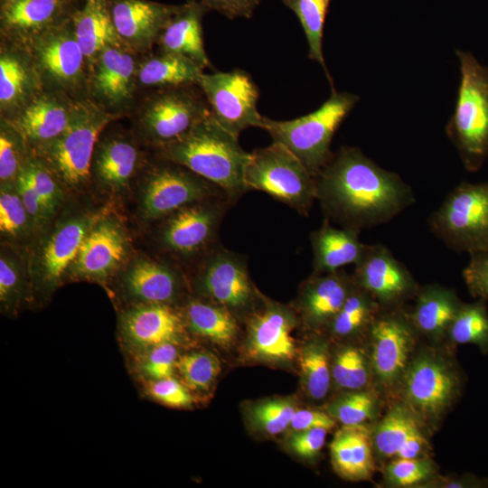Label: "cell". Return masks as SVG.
I'll use <instances>...</instances> for the list:
<instances>
[{
	"label": "cell",
	"instance_id": "4316f807",
	"mask_svg": "<svg viewBox=\"0 0 488 488\" xmlns=\"http://www.w3.org/2000/svg\"><path fill=\"white\" fill-rule=\"evenodd\" d=\"M143 164L144 155L132 139L111 135L99 139L90 172L103 190L117 193L129 185Z\"/></svg>",
	"mask_w": 488,
	"mask_h": 488
},
{
	"label": "cell",
	"instance_id": "ac0fdd59",
	"mask_svg": "<svg viewBox=\"0 0 488 488\" xmlns=\"http://www.w3.org/2000/svg\"><path fill=\"white\" fill-rule=\"evenodd\" d=\"M407 402L423 416L439 415L455 399L459 380L455 370L441 358L424 353L404 373Z\"/></svg>",
	"mask_w": 488,
	"mask_h": 488
},
{
	"label": "cell",
	"instance_id": "91938a15",
	"mask_svg": "<svg viewBox=\"0 0 488 488\" xmlns=\"http://www.w3.org/2000/svg\"><path fill=\"white\" fill-rule=\"evenodd\" d=\"M13 1H16V0H1V3H5V2H13Z\"/></svg>",
	"mask_w": 488,
	"mask_h": 488
},
{
	"label": "cell",
	"instance_id": "c3c4849f",
	"mask_svg": "<svg viewBox=\"0 0 488 488\" xmlns=\"http://www.w3.org/2000/svg\"><path fill=\"white\" fill-rule=\"evenodd\" d=\"M374 396L365 391L346 393L333 400L328 413L343 426L361 425L375 412Z\"/></svg>",
	"mask_w": 488,
	"mask_h": 488
},
{
	"label": "cell",
	"instance_id": "d590c367",
	"mask_svg": "<svg viewBox=\"0 0 488 488\" xmlns=\"http://www.w3.org/2000/svg\"><path fill=\"white\" fill-rule=\"evenodd\" d=\"M0 232L10 244H26L39 235L17 191L15 182L1 183Z\"/></svg>",
	"mask_w": 488,
	"mask_h": 488
},
{
	"label": "cell",
	"instance_id": "f5cc1de1",
	"mask_svg": "<svg viewBox=\"0 0 488 488\" xmlns=\"http://www.w3.org/2000/svg\"><path fill=\"white\" fill-rule=\"evenodd\" d=\"M147 392L153 399L169 407L185 408L192 402V397L186 385L173 376L152 380Z\"/></svg>",
	"mask_w": 488,
	"mask_h": 488
},
{
	"label": "cell",
	"instance_id": "ab89813d",
	"mask_svg": "<svg viewBox=\"0 0 488 488\" xmlns=\"http://www.w3.org/2000/svg\"><path fill=\"white\" fill-rule=\"evenodd\" d=\"M33 285L29 265L11 248L1 249L0 302L5 312H14L25 301Z\"/></svg>",
	"mask_w": 488,
	"mask_h": 488
},
{
	"label": "cell",
	"instance_id": "603a6c76",
	"mask_svg": "<svg viewBox=\"0 0 488 488\" xmlns=\"http://www.w3.org/2000/svg\"><path fill=\"white\" fill-rule=\"evenodd\" d=\"M44 89L28 48L2 39L0 48L1 118L12 119Z\"/></svg>",
	"mask_w": 488,
	"mask_h": 488
},
{
	"label": "cell",
	"instance_id": "f546056e",
	"mask_svg": "<svg viewBox=\"0 0 488 488\" xmlns=\"http://www.w3.org/2000/svg\"><path fill=\"white\" fill-rule=\"evenodd\" d=\"M359 233L348 228H335L324 220L310 234L314 273L333 272L349 264H357L367 248L359 239Z\"/></svg>",
	"mask_w": 488,
	"mask_h": 488
},
{
	"label": "cell",
	"instance_id": "2e32d148",
	"mask_svg": "<svg viewBox=\"0 0 488 488\" xmlns=\"http://www.w3.org/2000/svg\"><path fill=\"white\" fill-rule=\"evenodd\" d=\"M297 324L295 312L281 304L261 299L247 317V352L263 361H286L296 354L292 333Z\"/></svg>",
	"mask_w": 488,
	"mask_h": 488
},
{
	"label": "cell",
	"instance_id": "7c38bea8",
	"mask_svg": "<svg viewBox=\"0 0 488 488\" xmlns=\"http://www.w3.org/2000/svg\"><path fill=\"white\" fill-rule=\"evenodd\" d=\"M101 212H70L41 234L28 262L33 286L45 292L55 289Z\"/></svg>",
	"mask_w": 488,
	"mask_h": 488
},
{
	"label": "cell",
	"instance_id": "836d02e7",
	"mask_svg": "<svg viewBox=\"0 0 488 488\" xmlns=\"http://www.w3.org/2000/svg\"><path fill=\"white\" fill-rule=\"evenodd\" d=\"M461 302L450 289L431 285L418 293V298L409 319L421 333L436 338L448 331Z\"/></svg>",
	"mask_w": 488,
	"mask_h": 488
},
{
	"label": "cell",
	"instance_id": "3957f363",
	"mask_svg": "<svg viewBox=\"0 0 488 488\" xmlns=\"http://www.w3.org/2000/svg\"><path fill=\"white\" fill-rule=\"evenodd\" d=\"M112 113L93 99H75L70 121L65 131L36 153L65 189H82L91 177V162L99 136L113 120Z\"/></svg>",
	"mask_w": 488,
	"mask_h": 488
},
{
	"label": "cell",
	"instance_id": "7402d4cb",
	"mask_svg": "<svg viewBox=\"0 0 488 488\" xmlns=\"http://www.w3.org/2000/svg\"><path fill=\"white\" fill-rule=\"evenodd\" d=\"M75 99L65 92L43 89L12 119L31 153H36L67 128Z\"/></svg>",
	"mask_w": 488,
	"mask_h": 488
},
{
	"label": "cell",
	"instance_id": "9f6ffc18",
	"mask_svg": "<svg viewBox=\"0 0 488 488\" xmlns=\"http://www.w3.org/2000/svg\"><path fill=\"white\" fill-rule=\"evenodd\" d=\"M229 19L252 17L261 0H196Z\"/></svg>",
	"mask_w": 488,
	"mask_h": 488
},
{
	"label": "cell",
	"instance_id": "ba28073f",
	"mask_svg": "<svg viewBox=\"0 0 488 488\" xmlns=\"http://www.w3.org/2000/svg\"><path fill=\"white\" fill-rule=\"evenodd\" d=\"M429 225L455 251L488 250V182L457 185L431 215Z\"/></svg>",
	"mask_w": 488,
	"mask_h": 488
},
{
	"label": "cell",
	"instance_id": "277c9868",
	"mask_svg": "<svg viewBox=\"0 0 488 488\" xmlns=\"http://www.w3.org/2000/svg\"><path fill=\"white\" fill-rule=\"evenodd\" d=\"M455 53L460 84L446 131L466 170L476 172L488 158V67L470 52Z\"/></svg>",
	"mask_w": 488,
	"mask_h": 488
},
{
	"label": "cell",
	"instance_id": "6f0895ef",
	"mask_svg": "<svg viewBox=\"0 0 488 488\" xmlns=\"http://www.w3.org/2000/svg\"><path fill=\"white\" fill-rule=\"evenodd\" d=\"M335 425L334 418L329 414L316 409H297L289 425L294 432L325 427L330 429Z\"/></svg>",
	"mask_w": 488,
	"mask_h": 488
},
{
	"label": "cell",
	"instance_id": "bcb514c9",
	"mask_svg": "<svg viewBox=\"0 0 488 488\" xmlns=\"http://www.w3.org/2000/svg\"><path fill=\"white\" fill-rule=\"evenodd\" d=\"M23 136L5 118L0 127V183L15 182L20 170L30 155Z\"/></svg>",
	"mask_w": 488,
	"mask_h": 488
},
{
	"label": "cell",
	"instance_id": "1f68e13d",
	"mask_svg": "<svg viewBox=\"0 0 488 488\" xmlns=\"http://www.w3.org/2000/svg\"><path fill=\"white\" fill-rule=\"evenodd\" d=\"M74 33L86 57L89 73L102 49L120 42L112 24L108 0H84L71 15Z\"/></svg>",
	"mask_w": 488,
	"mask_h": 488
},
{
	"label": "cell",
	"instance_id": "4dcf8cb0",
	"mask_svg": "<svg viewBox=\"0 0 488 488\" xmlns=\"http://www.w3.org/2000/svg\"><path fill=\"white\" fill-rule=\"evenodd\" d=\"M371 434L362 424L343 426L330 445L334 470L344 479H369L374 471Z\"/></svg>",
	"mask_w": 488,
	"mask_h": 488
},
{
	"label": "cell",
	"instance_id": "60d3db41",
	"mask_svg": "<svg viewBox=\"0 0 488 488\" xmlns=\"http://www.w3.org/2000/svg\"><path fill=\"white\" fill-rule=\"evenodd\" d=\"M420 431L410 410L398 405L391 408L377 426L373 445L380 455L395 457L405 442Z\"/></svg>",
	"mask_w": 488,
	"mask_h": 488
},
{
	"label": "cell",
	"instance_id": "d6a6232c",
	"mask_svg": "<svg viewBox=\"0 0 488 488\" xmlns=\"http://www.w3.org/2000/svg\"><path fill=\"white\" fill-rule=\"evenodd\" d=\"M182 315L192 333L219 345H230L239 333L237 316L233 313L202 297L189 299Z\"/></svg>",
	"mask_w": 488,
	"mask_h": 488
},
{
	"label": "cell",
	"instance_id": "8992f818",
	"mask_svg": "<svg viewBox=\"0 0 488 488\" xmlns=\"http://www.w3.org/2000/svg\"><path fill=\"white\" fill-rule=\"evenodd\" d=\"M248 190L261 191L307 216L316 200L315 177L285 145L272 142L250 153L245 171Z\"/></svg>",
	"mask_w": 488,
	"mask_h": 488
},
{
	"label": "cell",
	"instance_id": "ee69618b",
	"mask_svg": "<svg viewBox=\"0 0 488 488\" xmlns=\"http://www.w3.org/2000/svg\"><path fill=\"white\" fill-rule=\"evenodd\" d=\"M21 170L35 189L41 199L55 216L65 201V187L38 155L30 153Z\"/></svg>",
	"mask_w": 488,
	"mask_h": 488
},
{
	"label": "cell",
	"instance_id": "d4e9b609",
	"mask_svg": "<svg viewBox=\"0 0 488 488\" xmlns=\"http://www.w3.org/2000/svg\"><path fill=\"white\" fill-rule=\"evenodd\" d=\"M353 286L352 276L343 269L313 273L304 282L296 302V310L304 324L311 329L327 327Z\"/></svg>",
	"mask_w": 488,
	"mask_h": 488
},
{
	"label": "cell",
	"instance_id": "5b68a950",
	"mask_svg": "<svg viewBox=\"0 0 488 488\" xmlns=\"http://www.w3.org/2000/svg\"><path fill=\"white\" fill-rule=\"evenodd\" d=\"M358 101L357 95L333 89L329 99L316 110L285 121L263 117L259 127L273 142L290 150L315 177L333 154L331 143L335 132Z\"/></svg>",
	"mask_w": 488,
	"mask_h": 488
},
{
	"label": "cell",
	"instance_id": "5bb4252c",
	"mask_svg": "<svg viewBox=\"0 0 488 488\" xmlns=\"http://www.w3.org/2000/svg\"><path fill=\"white\" fill-rule=\"evenodd\" d=\"M230 202L225 195L215 196L170 214L159 228L160 245L183 258L204 256L216 244L219 227Z\"/></svg>",
	"mask_w": 488,
	"mask_h": 488
},
{
	"label": "cell",
	"instance_id": "9a60e30c",
	"mask_svg": "<svg viewBox=\"0 0 488 488\" xmlns=\"http://www.w3.org/2000/svg\"><path fill=\"white\" fill-rule=\"evenodd\" d=\"M129 253L124 225L117 216L102 211L66 274L74 279L106 282L127 263Z\"/></svg>",
	"mask_w": 488,
	"mask_h": 488
},
{
	"label": "cell",
	"instance_id": "f6af8a7d",
	"mask_svg": "<svg viewBox=\"0 0 488 488\" xmlns=\"http://www.w3.org/2000/svg\"><path fill=\"white\" fill-rule=\"evenodd\" d=\"M175 370L188 389L206 391L215 382L221 367L219 359L211 352H192L178 357Z\"/></svg>",
	"mask_w": 488,
	"mask_h": 488
},
{
	"label": "cell",
	"instance_id": "b9f144b4",
	"mask_svg": "<svg viewBox=\"0 0 488 488\" xmlns=\"http://www.w3.org/2000/svg\"><path fill=\"white\" fill-rule=\"evenodd\" d=\"M297 409L293 399L275 398L250 403L246 408L245 415L251 429L276 436L289 427Z\"/></svg>",
	"mask_w": 488,
	"mask_h": 488
},
{
	"label": "cell",
	"instance_id": "8fae6325",
	"mask_svg": "<svg viewBox=\"0 0 488 488\" xmlns=\"http://www.w3.org/2000/svg\"><path fill=\"white\" fill-rule=\"evenodd\" d=\"M194 285L202 298L226 307L236 316L248 317L260 301L246 258L217 243L202 256Z\"/></svg>",
	"mask_w": 488,
	"mask_h": 488
},
{
	"label": "cell",
	"instance_id": "680465c9",
	"mask_svg": "<svg viewBox=\"0 0 488 488\" xmlns=\"http://www.w3.org/2000/svg\"><path fill=\"white\" fill-rule=\"evenodd\" d=\"M426 447V439L422 432L410 436L398 451L396 458H418Z\"/></svg>",
	"mask_w": 488,
	"mask_h": 488
},
{
	"label": "cell",
	"instance_id": "44dd1931",
	"mask_svg": "<svg viewBox=\"0 0 488 488\" xmlns=\"http://www.w3.org/2000/svg\"><path fill=\"white\" fill-rule=\"evenodd\" d=\"M108 5L119 41L136 53L147 52L156 43L180 7L150 0H108Z\"/></svg>",
	"mask_w": 488,
	"mask_h": 488
},
{
	"label": "cell",
	"instance_id": "4fadbf2b",
	"mask_svg": "<svg viewBox=\"0 0 488 488\" xmlns=\"http://www.w3.org/2000/svg\"><path fill=\"white\" fill-rule=\"evenodd\" d=\"M197 85L211 108L212 117L228 132L239 137L248 127H259V90L252 77L241 69L202 72Z\"/></svg>",
	"mask_w": 488,
	"mask_h": 488
},
{
	"label": "cell",
	"instance_id": "ffe728a7",
	"mask_svg": "<svg viewBox=\"0 0 488 488\" xmlns=\"http://www.w3.org/2000/svg\"><path fill=\"white\" fill-rule=\"evenodd\" d=\"M136 53L121 42L108 43L99 52L89 79L88 90L105 108H121L133 98L137 83Z\"/></svg>",
	"mask_w": 488,
	"mask_h": 488
},
{
	"label": "cell",
	"instance_id": "816d5d0a",
	"mask_svg": "<svg viewBox=\"0 0 488 488\" xmlns=\"http://www.w3.org/2000/svg\"><path fill=\"white\" fill-rule=\"evenodd\" d=\"M15 185L38 234H42L52 225L54 216L22 170L15 180Z\"/></svg>",
	"mask_w": 488,
	"mask_h": 488
},
{
	"label": "cell",
	"instance_id": "f1b7e54d",
	"mask_svg": "<svg viewBox=\"0 0 488 488\" xmlns=\"http://www.w3.org/2000/svg\"><path fill=\"white\" fill-rule=\"evenodd\" d=\"M208 11L196 0L180 5L158 37L156 43L160 52L187 57L203 70L211 68L204 49L202 32V18Z\"/></svg>",
	"mask_w": 488,
	"mask_h": 488
},
{
	"label": "cell",
	"instance_id": "d6986e66",
	"mask_svg": "<svg viewBox=\"0 0 488 488\" xmlns=\"http://www.w3.org/2000/svg\"><path fill=\"white\" fill-rule=\"evenodd\" d=\"M412 326L409 317L399 312L380 311L369 327L372 370L385 386L394 384L407 370Z\"/></svg>",
	"mask_w": 488,
	"mask_h": 488
},
{
	"label": "cell",
	"instance_id": "9c48e42d",
	"mask_svg": "<svg viewBox=\"0 0 488 488\" xmlns=\"http://www.w3.org/2000/svg\"><path fill=\"white\" fill-rule=\"evenodd\" d=\"M23 44L28 48L45 89L62 91L70 97L88 89L89 70L71 16Z\"/></svg>",
	"mask_w": 488,
	"mask_h": 488
},
{
	"label": "cell",
	"instance_id": "7dc6e473",
	"mask_svg": "<svg viewBox=\"0 0 488 488\" xmlns=\"http://www.w3.org/2000/svg\"><path fill=\"white\" fill-rule=\"evenodd\" d=\"M332 378L343 389L358 390L369 380V371L363 352L353 346L342 348L331 365Z\"/></svg>",
	"mask_w": 488,
	"mask_h": 488
},
{
	"label": "cell",
	"instance_id": "484cf974",
	"mask_svg": "<svg viewBox=\"0 0 488 488\" xmlns=\"http://www.w3.org/2000/svg\"><path fill=\"white\" fill-rule=\"evenodd\" d=\"M74 0H16L1 3L2 39L25 43L70 18Z\"/></svg>",
	"mask_w": 488,
	"mask_h": 488
},
{
	"label": "cell",
	"instance_id": "db71d44e",
	"mask_svg": "<svg viewBox=\"0 0 488 488\" xmlns=\"http://www.w3.org/2000/svg\"><path fill=\"white\" fill-rule=\"evenodd\" d=\"M463 277L474 297L488 300V250L470 254Z\"/></svg>",
	"mask_w": 488,
	"mask_h": 488
},
{
	"label": "cell",
	"instance_id": "52a82bcc",
	"mask_svg": "<svg viewBox=\"0 0 488 488\" xmlns=\"http://www.w3.org/2000/svg\"><path fill=\"white\" fill-rule=\"evenodd\" d=\"M211 115L198 85L157 89L142 102L136 126L156 149L181 138Z\"/></svg>",
	"mask_w": 488,
	"mask_h": 488
},
{
	"label": "cell",
	"instance_id": "8d00e7d4",
	"mask_svg": "<svg viewBox=\"0 0 488 488\" xmlns=\"http://www.w3.org/2000/svg\"><path fill=\"white\" fill-rule=\"evenodd\" d=\"M301 380L305 393L313 399H324L330 388L332 370L325 339L308 340L300 353Z\"/></svg>",
	"mask_w": 488,
	"mask_h": 488
},
{
	"label": "cell",
	"instance_id": "681fc988",
	"mask_svg": "<svg viewBox=\"0 0 488 488\" xmlns=\"http://www.w3.org/2000/svg\"><path fill=\"white\" fill-rule=\"evenodd\" d=\"M175 343H164L146 351L139 361L142 375L157 380L172 377L179 354Z\"/></svg>",
	"mask_w": 488,
	"mask_h": 488
},
{
	"label": "cell",
	"instance_id": "e575fe53",
	"mask_svg": "<svg viewBox=\"0 0 488 488\" xmlns=\"http://www.w3.org/2000/svg\"><path fill=\"white\" fill-rule=\"evenodd\" d=\"M202 72L203 69L187 57L160 52L139 62L137 83L155 89L197 85Z\"/></svg>",
	"mask_w": 488,
	"mask_h": 488
},
{
	"label": "cell",
	"instance_id": "11a10c76",
	"mask_svg": "<svg viewBox=\"0 0 488 488\" xmlns=\"http://www.w3.org/2000/svg\"><path fill=\"white\" fill-rule=\"evenodd\" d=\"M328 429L314 427L296 431L290 436L288 444L291 450L304 458H311L318 455L324 446Z\"/></svg>",
	"mask_w": 488,
	"mask_h": 488
},
{
	"label": "cell",
	"instance_id": "74e56055",
	"mask_svg": "<svg viewBox=\"0 0 488 488\" xmlns=\"http://www.w3.org/2000/svg\"><path fill=\"white\" fill-rule=\"evenodd\" d=\"M332 0H282L295 13L308 44V57L324 69L332 87L333 80L326 69L323 53L324 28Z\"/></svg>",
	"mask_w": 488,
	"mask_h": 488
},
{
	"label": "cell",
	"instance_id": "7bdbcfd3",
	"mask_svg": "<svg viewBox=\"0 0 488 488\" xmlns=\"http://www.w3.org/2000/svg\"><path fill=\"white\" fill-rule=\"evenodd\" d=\"M448 333L456 343H474L483 352L488 351V312L485 300L462 303Z\"/></svg>",
	"mask_w": 488,
	"mask_h": 488
},
{
	"label": "cell",
	"instance_id": "30bf717a",
	"mask_svg": "<svg viewBox=\"0 0 488 488\" xmlns=\"http://www.w3.org/2000/svg\"><path fill=\"white\" fill-rule=\"evenodd\" d=\"M161 161L146 172L143 180L138 211L145 221H162L190 204L225 195L216 185L187 168Z\"/></svg>",
	"mask_w": 488,
	"mask_h": 488
},
{
	"label": "cell",
	"instance_id": "e0dca14e",
	"mask_svg": "<svg viewBox=\"0 0 488 488\" xmlns=\"http://www.w3.org/2000/svg\"><path fill=\"white\" fill-rule=\"evenodd\" d=\"M352 276L380 307L398 305L418 290L406 266L381 244L367 245Z\"/></svg>",
	"mask_w": 488,
	"mask_h": 488
},
{
	"label": "cell",
	"instance_id": "6da1fadb",
	"mask_svg": "<svg viewBox=\"0 0 488 488\" xmlns=\"http://www.w3.org/2000/svg\"><path fill=\"white\" fill-rule=\"evenodd\" d=\"M325 220L361 231L389 221L415 202L411 187L361 149L342 146L315 176Z\"/></svg>",
	"mask_w": 488,
	"mask_h": 488
},
{
	"label": "cell",
	"instance_id": "cb8c5ba5",
	"mask_svg": "<svg viewBox=\"0 0 488 488\" xmlns=\"http://www.w3.org/2000/svg\"><path fill=\"white\" fill-rule=\"evenodd\" d=\"M119 325L125 343L144 352L164 343H177L186 326L182 313L165 304H136L121 315Z\"/></svg>",
	"mask_w": 488,
	"mask_h": 488
},
{
	"label": "cell",
	"instance_id": "f35d334b",
	"mask_svg": "<svg viewBox=\"0 0 488 488\" xmlns=\"http://www.w3.org/2000/svg\"><path fill=\"white\" fill-rule=\"evenodd\" d=\"M380 311V306L376 301L354 284L342 308L327 327L335 336H352L369 328Z\"/></svg>",
	"mask_w": 488,
	"mask_h": 488
},
{
	"label": "cell",
	"instance_id": "f907efd6",
	"mask_svg": "<svg viewBox=\"0 0 488 488\" xmlns=\"http://www.w3.org/2000/svg\"><path fill=\"white\" fill-rule=\"evenodd\" d=\"M435 473L427 458H396L386 468L389 482L397 486H412L426 481Z\"/></svg>",
	"mask_w": 488,
	"mask_h": 488
},
{
	"label": "cell",
	"instance_id": "7a4b0ae2",
	"mask_svg": "<svg viewBox=\"0 0 488 488\" xmlns=\"http://www.w3.org/2000/svg\"><path fill=\"white\" fill-rule=\"evenodd\" d=\"M211 115L181 138L157 150L160 159L180 164L220 188L230 202L248 192L250 153Z\"/></svg>",
	"mask_w": 488,
	"mask_h": 488
},
{
	"label": "cell",
	"instance_id": "83f0119b",
	"mask_svg": "<svg viewBox=\"0 0 488 488\" xmlns=\"http://www.w3.org/2000/svg\"><path fill=\"white\" fill-rule=\"evenodd\" d=\"M122 286L127 296L137 304H174L181 296L183 281L170 264L140 258L126 269Z\"/></svg>",
	"mask_w": 488,
	"mask_h": 488
}]
</instances>
